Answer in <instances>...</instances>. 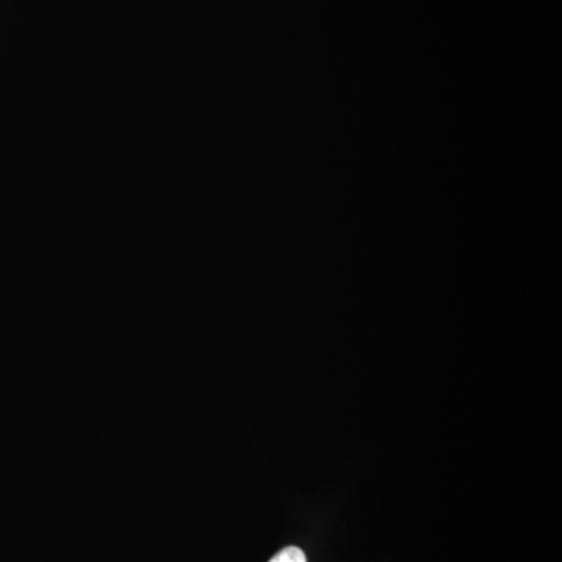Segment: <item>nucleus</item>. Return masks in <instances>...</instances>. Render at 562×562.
Listing matches in <instances>:
<instances>
[{
    "instance_id": "1",
    "label": "nucleus",
    "mask_w": 562,
    "mask_h": 562,
    "mask_svg": "<svg viewBox=\"0 0 562 562\" xmlns=\"http://www.w3.org/2000/svg\"><path fill=\"white\" fill-rule=\"evenodd\" d=\"M269 562H306V554L299 547H286Z\"/></svg>"
}]
</instances>
